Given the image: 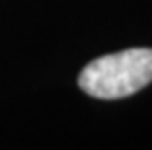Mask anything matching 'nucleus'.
<instances>
[{"label":"nucleus","mask_w":152,"mask_h":150,"mask_svg":"<svg viewBox=\"0 0 152 150\" xmlns=\"http://www.w3.org/2000/svg\"><path fill=\"white\" fill-rule=\"evenodd\" d=\"M152 82V49H127L88 62L78 84L88 96L119 100Z\"/></svg>","instance_id":"obj_1"}]
</instances>
